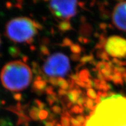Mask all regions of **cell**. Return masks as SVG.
Here are the masks:
<instances>
[{"mask_svg": "<svg viewBox=\"0 0 126 126\" xmlns=\"http://www.w3.org/2000/svg\"><path fill=\"white\" fill-rule=\"evenodd\" d=\"M84 109L83 107H80L78 105H75V106H73L71 109V112L73 113H82Z\"/></svg>", "mask_w": 126, "mask_h": 126, "instance_id": "cell-23", "label": "cell"}, {"mask_svg": "<svg viewBox=\"0 0 126 126\" xmlns=\"http://www.w3.org/2000/svg\"><path fill=\"white\" fill-rule=\"evenodd\" d=\"M47 87V81L45 80L41 81H34L33 83L32 90L36 94L40 95L45 92Z\"/></svg>", "mask_w": 126, "mask_h": 126, "instance_id": "cell-8", "label": "cell"}, {"mask_svg": "<svg viewBox=\"0 0 126 126\" xmlns=\"http://www.w3.org/2000/svg\"><path fill=\"white\" fill-rule=\"evenodd\" d=\"M0 78L4 88L12 92H18L29 86L32 79V73L30 67L25 63L13 61L4 66Z\"/></svg>", "mask_w": 126, "mask_h": 126, "instance_id": "cell-2", "label": "cell"}, {"mask_svg": "<svg viewBox=\"0 0 126 126\" xmlns=\"http://www.w3.org/2000/svg\"><path fill=\"white\" fill-rule=\"evenodd\" d=\"M70 69L68 58L65 54L56 53L47 58L43 66L45 73L50 77H62L67 74Z\"/></svg>", "mask_w": 126, "mask_h": 126, "instance_id": "cell-4", "label": "cell"}, {"mask_svg": "<svg viewBox=\"0 0 126 126\" xmlns=\"http://www.w3.org/2000/svg\"><path fill=\"white\" fill-rule=\"evenodd\" d=\"M107 27H108V25L105 23H102L100 25V28H101L102 29H105Z\"/></svg>", "mask_w": 126, "mask_h": 126, "instance_id": "cell-43", "label": "cell"}, {"mask_svg": "<svg viewBox=\"0 0 126 126\" xmlns=\"http://www.w3.org/2000/svg\"><path fill=\"white\" fill-rule=\"evenodd\" d=\"M32 67H33L32 70H33V74H36V75H44L37 63L33 61V62H32Z\"/></svg>", "mask_w": 126, "mask_h": 126, "instance_id": "cell-17", "label": "cell"}, {"mask_svg": "<svg viewBox=\"0 0 126 126\" xmlns=\"http://www.w3.org/2000/svg\"><path fill=\"white\" fill-rule=\"evenodd\" d=\"M40 50L41 54H42L43 56H48L50 55V51L46 46L43 45H41L40 47Z\"/></svg>", "mask_w": 126, "mask_h": 126, "instance_id": "cell-25", "label": "cell"}, {"mask_svg": "<svg viewBox=\"0 0 126 126\" xmlns=\"http://www.w3.org/2000/svg\"><path fill=\"white\" fill-rule=\"evenodd\" d=\"M56 126H62V125H61V124H59V123H57L56 125Z\"/></svg>", "mask_w": 126, "mask_h": 126, "instance_id": "cell-49", "label": "cell"}, {"mask_svg": "<svg viewBox=\"0 0 126 126\" xmlns=\"http://www.w3.org/2000/svg\"><path fill=\"white\" fill-rule=\"evenodd\" d=\"M77 4V1H51L49 2V8L57 18L68 20L76 15Z\"/></svg>", "mask_w": 126, "mask_h": 126, "instance_id": "cell-5", "label": "cell"}, {"mask_svg": "<svg viewBox=\"0 0 126 126\" xmlns=\"http://www.w3.org/2000/svg\"><path fill=\"white\" fill-rule=\"evenodd\" d=\"M112 81L116 83V84L123 85V82L122 75L120 73H114L113 75V80Z\"/></svg>", "mask_w": 126, "mask_h": 126, "instance_id": "cell-16", "label": "cell"}, {"mask_svg": "<svg viewBox=\"0 0 126 126\" xmlns=\"http://www.w3.org/2000/svg\"><path fill=\"white\" fill-rule=\"evenodd\" d=\"M71 123L74 126H80V125H81V123L77 119H75L74 118L71 119Z\"/></svg>", "mask_w": 126, "mask_h": 126, "instance_id": "cell-39", "label": "cell"}, {"mask_svg": "<svg viewBox=\"0 0 126 126\" xmlns=\"http://www.w3.org/2000/svg\"><path fill=\"white\" fill-rule=\"evenodd\" d=\"M91 31H92V28L91 26L88 24L84 23L80 28V33L81 34L85 36L90 35Z\"/></svg>", "mask_w": 126, "mask_h": 126, "instance_id": "cell-14", "label": "cell"}, {"mask_svg": "<svg viewBox=\"0 0 126 126\" xmlns=\"http://www.w3.org/2000/svg\"><path fill=\"white\" fill-rule=\"evenodd\" d=\"M45 126H55L54 123L53 122H47L45 123Z\"/></svg>", "mask_w": 126, "mask_h": 126, "instance_id": "cell-44", "label": "cell"}, {"mask_svg": "<svg viewBox=\"0 0 126 126\" xmlns=\"http://www.w3.org/2000/svg\"><path fill=\"white\" fill-rule=\"evenodd\" d=\"M86 94L89 98L91 99H96L97 97V94H96L95 91H94L92 88H90V89H87L86 91Z\"/></svg>", "mask_w": 126, "mask_h": 126, "instance_id": "cell-24", "label": "cell"}, {"mask_svg": "<svg viewBox=\"0 0 126 126\" xmlns=\"http://www.w3.org/2000/svg\"><path fill=\"white\" fill-rule=\"evenodd\" d=\"M86 120V126H126V98L115 94L102 99Z\"/></svg>", "mask_w": 126, "mask_h": 126, "instance_id": "cell-1", "label": "cell"}, {"mask_svg": "<svg viewBox=\"0 0 126 126\" xmlns=\"http://www.w3.org/2000/svg\"><path fill=\"white\" fill-rule=\"evenodd\" d=\"M0 45H1V39H0Z\"/></svg>", "mask_w": 126, "mask_h": 126, "instance_id": "cell-52", "label": "cell"}, {"mask_svg": "<svg viewBox=\"0 0 126 126\" xmlns=\"http://www.w3.org/2000/svg\"><path fill=\"white\" fill-rule=\"evenodd\" d=\"M78 4H79V5L80 6V7H83V6H84V3H82V2H78Z\"/></svg>", "mask_w": 126, "mask_h": 126, "instance_id": "cell-48", "label": "cell"}, {"mask_svg": "<svg viewBox=\"0 0 126 126\" xmlns=\"http://www.w3.org/2000/svg\"><path fill=\"white\" fill-rule=\"evenodd\" d=\"M40 111V110L39 109V108H37L36 106L32 107L31 109L29 110L30 117H31L33 120H38L39 119V114Z\"/></svg>", "mask_w": 126, "mask_h": 126, "instance_id": "cell-13", "label": "cell"}, {"mask_svg": "<svg viewBox=\"0 0 126 126\" xmlns=\"http://www.w3.org/2000/svg\"><path fill=\"white\" fill-rule=\"evenodd\" d=\"M37 32L31 19L19 17L8 22L5 26V35L15 43H22L33 39Z\"/></svg>", "mask_w": 126, "mask_h": 126, "instance_id": "cell-3", "label": "cell"}, {"mask_svg": "<svg viewBox=\"0 0 126 126\" xmlns=\"http://www.w3.org/2000/svg\"><path fill=\"white\" fill-rule=\"evenodd\" d=\"M105 49L106 53L113 57H126V40L118 36H111L106 41Z\"/></svg>", "mask_w": 126, "mask_h": 126, "instance_id": "cell-6", "label": "cell"}, {"mask_svg": "<svg viewBox=\"0 0 126 126\" xmlns=\"http://www.w3.org/2000/svg\"><path fill=\"white\" fill-rule=\"evenodd\" d=\"M97 57L100 58L103 60L109 61V58L108 53L106 51H98L97 53Z\"/></svg>", "mask_w": 126, "mask_h": 126, "instance_id": "cell-19", "label": "cell"}, {"mask_svg": "<svg viewBox=\"0 0 126 126\" xmlns=\"http://www.w3.org/2000/svg\"><path fill=\"white\" fill-rule=\"evenodd\" d=\"M71 59L72 61H80V55L79 54H72L71 55Z\"/></svg>", "mask_w": 126, "mask_h": 126, "instance_id": "cell-35", "label": "cell"}, {"mask_svg": "<svg viewBox=\"0 0 126 126\" xmlns=\"http://www.w3.org/2000/svg\"><path fill=\"white\" fill-rule=\"evenodd\" d=\"M34 103L36 105V107L37 108H39L40 110H44V109L46 108V105L43 102H41L39 99H35L34 100Z\"/></svg>", "mask_w": 126, "mask_h": 126, "instance_id": "cell-27", "label": "cell"}, {"mask_svg": "<svg viewBox=\"0 0 126 126\" xmlns=\"http://www.w3.org/2000/svg\"><path fill=\"white\" fill-rule=\"evenodd\" d=\"M84 105L85 108L92 110L93 107H94V102L91 99L86 98V103L84 104Z\"/></svg>", "mask_w": 126, "mask_h": 126, "instance_id": "cell-28", "label": "cell"}, {"mask_svg": "<svg viewBox=\"0 0 126 126\" xmlns=\"http://www.w3.org/2000/svg\"><path fill=\"white\" fill-rule=\"evenodd\" d=\"M1 104H2V103H1V100H0V107H1Z\"/></svg>", "mask_w": 126, "mask_h": 126, "instance_id": "cell-50", "label": "cell"}, {"mask_svg": "<svg viewBox=\"0 0 126 126\" xmlns=\"http://www.w3.org/2000/svg\"><path fill=\"white\" fill-rule=\"evenodd\" d=\"M42 42H43V45L46 46L47 45H48V44L49 43L50 40H49V39L47 38V37H44V38L42 39Z\"/></svg>", "mask_w": 126, "mask_h": 126, "instance_id": "cell-42", "label": "cell"}, {"mask_svg": "<svg viewBox=\"0 0 126 126\" xmlns=\"http://www.w3.org/2000/svg\"><path fill=\"white\" fill-rule=\"evenodd\" d=\"M80 123H86L85 122V119L84 117H83L82 116H78L77 117V119H76Z\"/></svg>", "mask_w": 126, "mask_h": 126, "instance_id": "cell-40", "label": "cell"}, {"mask_svg": "<svg viewBox=\"0 0 126 126\" xmlns=\"http://www.w3.org/2000/svg\"><path fill=\"white\" fill-rule=\"evenodd\" d=\"M93 86H94V81H92V80L90 79L89 81L88 82H86V88L87 89H90Z\"/></svg>", "mask_w": 126, "mask_h": 126, "instance_id": "cell-38", "label": "cell"}, {"mask_svg": "<svg viewBox=\"0 0 126 126\" xmlns=\"http://www.w3.org/2000/svg\"><path fill=\"white\" fill-rule=\"evenodd\" d=\"M75 82L76 83V84L77 85L81 86V87H82V88H85L86 87V83L85 82H83L80 81V80H79V81H75Z\"/></svg>", "mask_w": 126, "mask_h": 126, "instance_id": "cell-41", "label": "cell"}, {"mask_svg": "<svg viewBox=\"0 0 126 126\" xmlns=\"http://www.w3.org/2000/svg\"><path fill=\"white\" fill-rule=\"evenodd\" d=\"M48 114H49V111H47V110H41L39 112V117L40 120H45L48 117Z\"/></svg>", "mask_w": 126, "mask_h": 126, "instance_id": "cell-26", "label": "cell"}, {"mask_svg": "<svg viewBox=\"0 0 126 126\" xmlns=\"http://www.w3.org/2000/svg\"><path fill=\"white\" fill-rule=\"evenodd\" d=\"M45 92L48 95H54L56 96V93L54 91V88L51 86H47L45 89Z\"/></svg>", "mask_w": 126, "mask_h": 126, "instance_id": "cell-30", "label": "cell"}, {"mask_svg": "<svg viewBox=\"0 0 126 126\" xmlns=\"http://www.w3.org/2000/svg\"><path fill=\"white\" fill-rule=\"evenodd\" d=\"M51 110L53 111V112L56 113V114H61L62 112V109L58 105H54V106H52Z\"/></svg>", "mask_w": 126, "mask_h": 126, "instance_id": "cell-33", "label": "cell"}, {"mask_svg": "<svg viewBox=\"0 0 126 126\" xmlns=\"http://www.w3.org/2000/svg\"><path fill=\"white\" fill-rule=\"evenodd\" d=\"M9 54L13 57H21V51L20 48L17 46H11L8 49Z\"/></svg>", "mask_w": 126, "mask_h": 126, "instance_id": "cell-12", "label": "cell"}, {"mask_svg": "<svg viewBox=\"0 0 126 126\" xmlns=\"http://www.w3.org/2000/svg\"><path fill=\"white\" fill-rule=\"evenodd\" d=\"M124 81H125V82H126V78H124Z\"/></svg>", "mask_w": 126, "mask_h": 126, "instance_id": "cell-51", "label": "cell"}, {"mask_svg": "<svg viewBox=\"0 0 126 126\" xmlns=\"http://www.w3.org/2000/svg\"><path fill=\"white\" fill-rule=\"evenodd\" d=\"M48 81L50 84H51V85L54 86H58V77H50Z\"/></svg>", "mask_w": 126, "mask_h": 126, "instance_id": "cell-31", "label": "cell"}, {"mask_svg": "<svg viewBox=\"0 0 126 126\" xmlns=\"http://www.w3.org/2000/svg\"><path fill=\"white\" fill-rule=\"evenodd\" d=\"M58 86L60 87V89L67 91L68 89H69L68 81L62 77H58Z\"/></svg>", "mask_w": 126, "mask_h": 126, "instance_id": "cell-15", "label": "cell"}, {"mask_svg": "<svg viewBox=\"0 0 126 126\" xmlns=\"http://www.w3.org/2000/svg\"><path fill=\"white\" fill-rule=\"evenodd\" d=\"M33 25L36 29H37L39 30L43 29V26H42V25H41L40 23H39V22H37L35 21V20H33Z\"/></svg>", "mask_w": 126, "mask_h": 126, "instance_id": "cell-37", "label": "cell"}, {"mask_svg": "<svg viewBox=\"0 0 126 126\" xmlns=\"http://www.w3.org/2000/svg\"><path fill=\"white\" fill-rule=\"evenodd\" d=\"M94 60V57L92 54L89 55V56H85L82 57L81 59H80V62L82 64H84L86 63L91 62V61Z\"/></svg>", "mask_w": 126, "mask_h": 126, "instance_id": "cell-21", "label": "cell"}, {"mask_svg": "<svg viewBox=\"0 0 126 126\" xmlns=\"http://www.w3.org/2000/svg\"><path fill=\"white\" fill-rule=\"evenodd\" d=\"M89 39L86 38V37H83V43H88L89 42Z\"/></svg>", "mask_w": 126, "mask_h": 126, "instance_id": "cell-46", "label": "cell"}, {"mask_svg": "<svg viewBox=\"0 0 126 126\" xmlns=\"http://www.w3.org/2000/svg\"><path fill=\"white\" fill-rule=\"evenodd\" d=\"M46 100L50 106H52L54 103L58 102V98L56 97V96L54 95H48Z\"/></svg>", "mask_w": 126, "mask_h": 126, "instance_id": "cell-22", "label": "cell"}, {"mask_svg": "<svg viewBox=\"0 0 126 126\" xmlns=\"http://www.w3.org/2000/svg\"><path fill=\"white\" fill-rule=\"evenodd\" d=\"M59 29L61 32H65L70 31L72 29L71 25L68 20H63V21L60 22L58 25Z\"/></svg>", "mask_w": 126, "mask_h": 126, "instance_id": "cell-10", "label": "cell"}, {"mask_svg": "<svg viewBox=\"0 0 126 126\" xmlns=\"http://www.w3.org/2000/svg\"><path fill=\"white\" fill-rule=\"evenodd\" d=\"M70 50L74 54H79L82 51V48L78 44H73L70 47Z\"/></svg>", "mask_w": 126, "mask_h": 126, "instance_id": "cell-18", "label": "cell"}, {"mask_svg": "<svg viewBox=\"0 0 126 126\" xmlns=\"http://www.w3.org/2000/svg\"><path fill=\"white\" fill-rule=\"evenodd\" d=\"M6 6H7V7L9 9L11 8V7L12 6V4L11 2H7V4H6Z\"/></svg>", "mask_w": 126, "mask_h": 126, "instance_id": "cell-47", "label": "cell"}, {"mask_svg": "<svg viewBox=\"0 0 126 126\" xmlns=\"http://www.w3.org/2000/svg\"><path fill=\"white\" fill-rule=\"evenodd\" d=\"M70 119L65 116H63L61 117V123L62 126H70Z\"/></svg>", "mask_w": 126, "mask_h": 126, "instance_id": "cell-20", "label": "cell"}, {"mask_svg": "<svg viewBox=\"0 0 126 126\" xmlns=\"http://www.w3.org/2000/svg\"><path fill=\"white\" fill-rule=\"evenodd\" d=\"M91 75L89 74V71L86 70H82L79 73V78L80 81L83 82H88L90 80Z\"/></svg>", "mask_w": 126, "mask_h": 126, "instance_id": "cell-11", "label": "cell"}, {"mask_svg": "<svg viewBox=\"0 0 126 126\" xmlns=\"http://www.w3.org/2000/svg\"><path fill=\"white\" fill-rule=\"evenodd\" d=\"M21 57H22V59L23 61H24V63H26V62H27V61H28V56L22 54Z\"/></svg>", "mask_w": 126, "mask_h": 126, "instance_id": "cell-45", "label": "cell"}, {"mask_svg": "<svg viewBox=\"0 0 126 126\" xmlns=\"http://www.w3.org/2000/svg\"><path fill=\"white\" fill-rule=\"evenodd\" d=\"M67 93H68V91L64 90V89H60L59 91H58V94H59V96H61V97L67 95Z\"/></svg>", "mask_w": 126, "mask_h": 126, "instance_id": "cell-36", "label": "cell"}, {"mask_svg": "<svg viewBox=\"0 0 126 126\" xmlns=\"http://www.w3.org/2000/svg\"><path fill=\"white\" fill-rule=\"evenodd\" d=\"M72 45H73V43H72L71 40H70V39L67 38V37H65V38L64 39V40H63V43L61 44V46L71 47Z\"/></svg>", "mask_w": 126, "mask_h": 126, "instance_id": "cell-29", "label": "cell"}, {"mask_svg": "<svg viewBox=\"0 0 126 126\" xmlns=\"http://www.w3.org/2000/svg\"><path fill=\"white\" fill-rule=\"evenodd\" d=\"M82 94L81 89H72L68 91L67 96L68 97L69 100L72 104L77 103L78 99L81 96V94Z\"/></svg>", "mask_w": 126, "mask_h": 126, "instance_id": "cell-9", "label": "cell"}, {"mask_svg": "<svg viewBox=\"0 0 126 126\" xmlns=\"http://www.w3.org/2000/svg\"><path fill=\"white\" fill-rule=\"evenodd\" d=\"M86 98L84 96H80L79 98L78 99V101H77V103L78 104V105L80 107H83V105H84L86 103Z\"/></svg>", "mask_w": 126, "mask_h": 126, "instance_id": "cell-32", "label": "cell"}, {"mask_svg": "<svg viewBox=\"0 0 126 126\" xmlns=\"http://www.w3.org/2000/svg\"><path fill=\"white\" fill-rule=\"evenodd\" d=\"M13 97H14V99H15V100H17V101H18L19 102L20 100L22 99V94H19V93H17V94H13Z\"/></svg>", "mask_w": 126, "mask_h": 126, "instance_id": "cell-34", "label": "cell"}, {"mask_svg": "<svg viewBox=\"0 0 126 126\" xmlns=\"http://www.w3.org/2000/svg\"><path fill=\"white\" fill-rule=\"evenodd\" d=\"M114 25L119 29L126 31V1L116 5L112 14Z\"/></svg>", "mask_w": 126, "mask_h": 126, "instance_id": "cell-7", "label": "cell"}]
</instances>
